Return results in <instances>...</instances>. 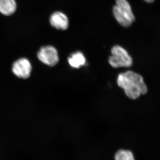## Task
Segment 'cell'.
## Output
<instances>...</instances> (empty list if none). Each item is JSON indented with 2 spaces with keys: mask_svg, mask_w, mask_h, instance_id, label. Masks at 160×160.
Returning a JSON list of instances; mask_svg holds the SVG:
<instances>
[{
  "mask_svg": "<svg viewBox=\"0 0 160 160\" xmlns=\"http://www.w3.org/2000/svg\"><path fill=\"white\" fill-rule=\"evenodd\" d=\"M118 86L124 90L128 98L136 99L146 94L147 87L142 77L132 71L120 73L117 78Z\"/></svg>",
  "mask_w": 160,
  "mask_h": 160,
  "instance_id": "obj_1",
  "label": "cell"
},
{
  "mask_svg": "<svg viewBox=\"0 0 160 160\" xmlns=\"http://www.w3.org/2000/svg\"><path fill=\"white\" fill-rule=\"evenodd\" d=\"M112 12L118 22L124 27L130 26L135 21L134 14L127 0H116Z\"/></svg>",
  "mask_w": 160,
  "mask_h": 160,
  "instance_id": "obj_2",
  "label": "cell"
},
{
  "mask_svg": "<svg viewBox=\"0 0 160 160\" xmlns=\"http://www.w3.org/2000/svg\"><path fill=\"white\" fill-rule=\"evenodd\" d=\"M111 55L109 58V63L115 68L131 66L132 60L128 52L122 46H115L112 48Z\"/></svg>",
  "mask_w": 160,
  "mask_h": 160,
  "instance_id": "obj_3",
  "label": "cell"
},
{
  "mask_svg": "<svg viewBox=\"0 0 160 160\" xmlns=\"http://www.w3.org/2000/svg\"><path fill=\"white\" fill-rule=\"evenodd\" d=\"M38 58L42 62L49 66H54L59 61L57 50L53 46H43L38 52Z\"/></svg>",
  "mask_w": 160,
  "mask_h": 160,
  "instance_id": "obj_4",
  "label": "cell"
},
{
  "mask_svg": "<svg viewBox=\"0 0 160 160\" xmlns=\"http://www.w3.org/2000/svg\"><path fill=\"white\" fill-rule=\"evenodd\" d=\"M32 69V67L29 60L26 58H22L13 63L12 70L17 77L26 79L30 76Z\"/></svg>",
  "mask_w": 160,
  "mask_h": 160,
  "instance_id": "obj_5",
  "label": "cell"
},
{
  "mask_svg": "<svg viewBox=\"0 0 160 160\" xmlns=\"http://www.w3.org/2000/svg\"><path fill=\"white\" fill-rule=\"evenodd\" d=\"M49 22L52 26L59 30H66L69 27V19L62 12L56 11L52 13L49 18Z\"/></svg>",
  "mask_w": 160,
  "mask_h": 160,
  "instance_id": "obj_6",
  "label": "cell"
},
{
  "mask_svg": "<svg viewBox=\"0 0 160 160\" xmlns=\"http://www.w3.org/2000/svg\"><path fill=\"white\" fill-rule=\"evenodd\" d=\"M68 63L72 68L79 69L86 63V59L82 52L80 51L72 53L68 59Z\"/></svg>",
  "mask_w": 160,
  "mask_h": 160,
  "instance_id": "obj_7",
  "label": "cell"
},
{
  "mask_svg": "<svg viewBox=\"0 0 160 160\" xmlns=\"http://www.w3.org/2000/svg\"><path fill=\"white\" fill-rule=\"evenodd\" d=\"M17 3L15 0H0V12L6 16H10L16 10Z\"/></svg>",
  "mask_w": 160,
  "mask_h": 160,
  "instance_id": "obj_8",
  "label": "cell"
},
{
  "mask_svg": "<svg viewBox=\"0 0 160 160\" xmlns=\"http://www.w3.org/2000/svg\"><path fill=\"white\" fill-rule=\"evenodd\" d=\"M115 160H135L131 151L125 149H120L115 154Z\"/></svg>",
  "mask_w": 160,
  "mask_h": 160,
  "instance_id": "obj_9",
  "label": "cell"
},
{
  "mask_svg": "<svg viewBox=\"0 0 160 160\" xmlns=\"http://www.w3.org/2000/svg\"><path fill=\"white\" fill-rule=\"evenodd\" d=\"M144 1L148 3H151L154 0H144Z\"/></svg>",
  "mask_w": 160,
  "mask_h": 160,
  "instance_id": "obj_10",
  "label": "cell"
}]
</instances>
